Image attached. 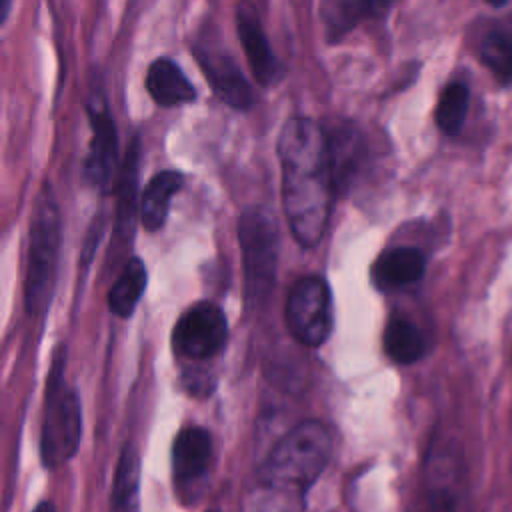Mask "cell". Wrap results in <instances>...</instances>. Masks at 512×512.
I'll list each match as a JSON object with an SVG mask.
<instances>
[{
  "label": "cell",
  "instance_id": "obj_22",
  "mask_svg": "<svg viewBox=\"0 0 512 512\" xmlns=\"http://www.w3.org/2000/svg\"><path fill=\"white\" fill-rule=\"evenodd\" d=\"M182 382L192 396H208L214 390V378L208 374L188 372L186 376H182Z\"/></svg>",
  "mask_w": 512,
  "mask_h": 512
},
{
  "label": "cell",
  "instance_id": "obj_10",
  "mask_svg": "<svg viewBox=\"0 0 512 512\" xmlns=\"http://www.w3.org/2000/svg\"><path fill=\"white\" fill-rule=\"evenodd\" d=\"M194 54L220 100L236 110H246L252 106V86L226 48L214 46L206 38L194 44Z\"/></svg>",
  "mask_w": 512,
  "mask_h": 512
},
{
  "label": "cell",
  "instance_id": "obj_9",
  "mask_svg": "<svg viewBox=\"0 0 512 512\" xmlns=\"http://www.w3.org/2000/svg\"><path fill=\"white\" fill-rule=\"evenodd\" d=\"M92 138L84 160V178L94 188L106 192L112 184L118 158V136L116 126L102 90H92L86 102Z\"/></svg>",
  "mask_w": 512,
  "mask_h": 512
},
{
  "label": "cell",
  "instance_id": "obj_15",
  "mask_svg": "<svg viewBox=\"0 0 512 512\" xmlns=\"http://www.w3.org/2000/svg\"><path fill=\"white\" fill-rule=\"evenodd\" d=\"M110 512H140V458L134 444H126L118 458Z\"/></svg>",
  "mask_w": 512,
  "mask_h": 512
},
{
  "label": "cell",
  "instance_id": "obj_5",
  "mask_svg": "<svg viewBox=\"0 0 512 512\" xmlns=\"http://www.w3.org/2000/svg\"><path fill=\"white\" fill-rule=\"evenodd\" d=\"M238 242L244 260L246 294L260 304L274 286L278 260V226L262 208H248L238 222Z\"/></svg>",
  "mask_w": 512,
  "mask_h": 512
},
{
  "label": "cell",
  "instance_id": "obj_19",
  "mask_svg": "<svg viewBox=\"0 0 512 512\" xmlns=\"http://www.w3.org/2000/svg\"><path fill=\"white\" fill-rule=\"evenodd\" d=\"M468 104H470L468 86L462 84V82L448 84L442 90L438 106H436V124H438V128L448 136L458 134L464 126Z\"/></svg>",
  "mask_w": 512,
  "mask_h": 512
},
{
  "label": "cell",
  "instance_id": "obj_11",
  "mask_svg": "<svg viewBox=\"0 0 512 512\" xmlns=\"http://www.w3.org/2000/svg\"><path fill=\"white\" fill-rule=\"evenodd\" d=\"M236 30H238V38L244 46L246 60H248L256 80L262 86L278 84L282 80L284 72H286L284 64L272 52L270 42L264 34V28H262L258 16L250 8H246V6L238 8V12H236Z\"/></svg>",
  "mask_w": 512,
  "mask_h": 512
},
{
  "label": "cell",
  "instance_id": "obj_23",
  "mask_svg": "<svg viewBox=\"0 0 512 512\" xmlns=\"http://www.w3.org/2000/svg\"><path fill=\"white\" fill-rule=\"evenodd\" d=\"M100 234H102V216H98V220H94L92 226H90V234H88V238H86V242H84V250H82L84 262H88V260L92 258V252H94V248L98 246Z\"/></svg>",
  "mask_w": 512,
  "mask_h": 512
},
{
  "label": "cell",
  "instance_id": "obj_13",
  "mask_svg": "<svg viewBox=\"0 0 512 512\" xmlns=\"http://www.w3.org/2000/svg\"><path fill=\"white\" fill-rule=\"evenodd\" d=\"M146 90L160 106H180L196 100V90L170 58H156L146 72Z\"/></svg>",
  "mask_w": 512,
  "mask_h": 512
},
{
  "label": "cell",
  "instance_id": "obj_7",
  "mask_svg": "<svg viewBox=\"0 0 512 512\" xmlns=\"http://www.w3.org/2000/svg\"><path fill=\"white\" fill-rule=\"evenodd\" d=\"M212 462V436L202 426L180 430L172 446V478L174 488L184 504L202 498Z\"/></svg>",
  "mask_w": 512,
  "mask_h": 512
},
{
  "label": "cell",
  "instance_id": "obj_21",
  "mask_svg": "<svg viewBox=\"0 0 512 512\" xmlns=\"http://www.w3.org/2000/svg\"><path fill=\"white\" fill-rule=\"evenodd\" d=\"M136 176H138V142L134 140L124 166H122V178H120V188H118V228L130 226L134 218V196H136Z\"/></svg>",
  "mask_w": 512,
  "mask_h": 512
},
{
  "label": "cell",
  "instance_id": "obj_2",
  "mask_svg": "<svg viewBox=\"0 0 512 512\" xmlns=\"http://www.w3.org/2000/svg\"><path fill=\"white\" fill-rule=\"evenodd\" d=\"M332 432L320 420L288 430L258 470L254 512H304L310 486L332 456Z\"/></svg>",
  "mask_w": 512,
  "mask_h": 512
},
{
  "label": "cell",
  "instance_id": "obj_1",
  "mask_svg": "<svg viewBox=\"0 0 512 512\" xmlns=\"http://www.w3.org/2000/svg\"><path fill=\"white\" fill-rule=\"evenodd\" d=\"M282 204L298 244L312 248L324 236L336 192L330 138L310 118H290L278 136Z\"/></svg>",
  "mask_w": 512,
  "mask_h": 512
},
{
  "label": "cell",
  "instance_id": "obj_20",
  "mask_svg": "<svg viewBox=\"0 0 512 512\" xmlns=\"http://www.w3.org/2000/svg\"><path fill=\"white\" fill-rule=\"evenodd\" d=\"M480 60L500 82H512V36L502 30L488 32L480 42Z\"/></svg>",
  "mask_w": 512,
  "mask_h": 512
},
{
  "label": "cell",
  "instance_id": "obj_17",
  "mask_svg": "<svg viewBox=\"0 0 512 512\" xmlns=\"http://www.w3.org/2000/svg\"><path fill=\"white\" fill-rule=\"evenodd\" d=\"M384 350L396 364H414L424 356L426 342L416 324L406 318H394L384 330Z\"/></svg>",
  "mask_w": 512,
  "mask_h": 512
},
{
  "label": "cell",
  "instance_id": "obj_16",
  "mask_svg": "<svg viewBox=\"0 0 512 512\" xmlns=\"http://www.w3.org/2000/svg\"><path fill=\"white\" fill-rule=\"evenodd\" d=\"M146 280L148 276L142 260L140 258L128 260L122 274L116 278V282L108 292L110 310L120 318H128L134 312L140 296L144 294Z\"/></svg>",
  "mask_w": 512,
  "mask_h": 512
},
{
  "label": "cell",
  "instance_id": "obj_4",
  "mask_svg": "<svg viewBox=\"0 0 512 512\" xmlns=\"http://www.w3.org/2000/svg\"><path fill=\"white\" fill-rule=\"evenodd\" d=\"M64 366L66 354L58 350L48 376L46 410L40 434V456L46 468L66 464L76 454L82 436L80 400L64 382Z\"/></svg>",
  "mask_w": 512,
  "mask_h": 512
},
{
  "label": "cell",
  "instance_id": "obj_24",
  "mask_svg": "<svg viewBox=\"0 0 512 512\" xmlns=\"http://www.w3.org/2000/svg\"><path fill=\"white\" fill-rule=\"evenodd\" d=\"M32 512H56V510H54L52 502H40Z\"/></svg>",
  "mask_w": 512,
  "mask_h": 512
},
{
  "label": "cell",
  "instance_id": "obj_6",
  "mask_svg": "<svg viewBox=\"0 0 512 512\" xmlns=\"http://www.w3.org/2000/svg\"><path fill=\"white\" fill-rule=\"evenodd\" d=\"M286 326L308 348L324 344L332 332V296L324 278H300L286 298Z\"/></svg>",
  "mask_w": 512,
  "mask_h": 512
},
{
  "label": "cell",
  "instance_id": "obj_8",
  "mask_svg": "<svg viewBox=\"0 0 512 512\" xmlns=\"http://www.w3.org/2000/svg\"><path fill=\"white\" fill-rule=\"evenodd\" d=\"M226 338V316L212 302H198L188 308L172 332L174 350L190 360H206L218 354L224 348Z\"/></svg>",
  "mask_w": 512,
  "mask_h": 512
},
{
  "label": "cell",
  "instance_id": "obj_12",
  "mask_svg": "<svg viewBox=\"0 0 512 512\" xmlns=\"http://www.w3.org/2000/svg\"><path fill=\"white\" fill-rule=\"evenodd\" d=\"M426 258L420 248L396 246L380 254L372 266L374 284L382 290L404 288L418 282L424 274Z\"/></svg>",
  "mask_w": 512,
  "mask_h": 512
},
{
  "label": "cell",
  "instance_id": "obj_14",
  "mask_svg": "<svg viewBox=\"0 0 512 512\" xmlns=\"http://www.w3.org/2000/svg\"><path fill=\"white\" fill-rule=\"evenodd\" d=\"M182 186H184V176L176 170L158 172L144 186L138 212H140V224L148 232H156L166 224L170 200Z\"/></svg>",
  "mask_w": 512,
  "mask_h": 512
},
{
  "label": "cell",
  "instance_id": "obj_18",
  "mask_svg": "<svg viewBox=\"0 0 512 512\" xmlns=\"http://www.w3.org/2000/svg\"><path fill=\"white\" fill-rule=\"evenodd\" d=\"M386 8L388 4H380V2L338 0V2L322 4V18L330 34V40H340L360 20L370 18L374 14H382Z\"/></svg>",
  "mask_w": 512,
  "mask_h": 512
},
{
  "label": "cell",
  "instance_id": "obj_25",
  "mask_svg": "<svg viewBox=\"0 0 512 512\" xmlns=\"http://www.w3.org/2000/svg\"><path fill=\"white\" fill-rule=\"evenodd\" d=\"M8 8H10V2L6 0V2L2 4V14H0V20H2V22L6 20V12H8Z\"/></svg>",
  "mask_w": 512,
  "mask_h": 512
},
{
  "label": "cell",
  "instance_id": "obj_26",
  "mask_svg": "<svg viewBox=\"0 0 512 512\" xmlns=\"http://www.w3.org/2000/svg\"><path fill=\"white\" fill-rule=\"evenodd\" d=\"M208 512H218V510H208Z\"/></svg>",
  "mask_w": 512,
  "mask_h": 512
},
{
  "label": "cell",
  "instance_id": "obj_3",
  "mask_svg": "<svg viewBox=\"0 0 512 512\" xmlns=\"http://www.w3.org/2000/svg\"><path fill=\"white\" fill-rule=\"evenodd\" d=\"M60 250V212L48 184L38 192L30 220V252L24 286L26 312L40 316L46 312L54 292L56 264Z\"/></svg>",
  "mask_w": 512,
  "mask_h": 512
}]
</instances>
